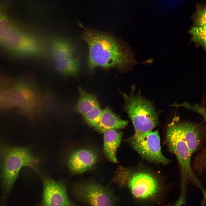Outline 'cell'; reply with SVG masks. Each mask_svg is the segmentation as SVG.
Here are the masks:
<instances>
[{
    "label": "cell",
    "mask_w": 206,
    "mask_h": 206,
    "mask_svg": "<svg viewBox=\"0 0 206 206\" xmlns=\"http://www.w3.org/2000/svg\"><path fill=\"white\" fill-rule=\"evenodd\" d=\"M79 24L83 29L81 37L88 46L87 64L90 71L98 67L122 69L132 65L133 59L130 51L116 39Z\"/></svg>",
    "instance_id": "obj_1"
},
{
    "label": "cell",
    "mask_w": 206,
    "mask_h": 206,
    "mask_svg": "<svg viewBox=\"0 0 206 206\" xmlns=\"http://www.w3.org/2000/svg\"></svg>",
    "instance_id": "obj_24"
},
{
    "label": "cell",
    "mask_w": 206,
    "mask_h": 206,
    "mask_svg": "<svg viewBox=\"0 0 206 206\" xmlns=\"http://www.w3.org/2000/svg\"><path fill=\"white\" fill-rule=\"evenodd\" d=\"M78 90L80 96L75 107L78 112L82 114L100 107L96 95L88 93L81 87L78 88Z\"/></svg>",
    "instance_id": "obj_17"
},
{
    "label": "cell",
    "mask_w": 206,
    "mask_h": 206,
    "mask_svg": "<svg viewBox=\"0 0 206 206\" xmlns=\"http://www.w3.org/2000/svg\"><path fill=\"white\" fill-rule=\"evenodd\" d=\"M2 45L10 53L20 56H36L41 50L39 42L35 37L23 30L11 25Z\"/></svg>",
    "instance_id": "obj_8"
},
{
    "label": "cell",
    "mask_w": 206,
    "mask_h": 206,
    "mask_svg": "<svg viewBox=\"0 0 206 206\" xmlns=\"http://www.w3.org/2000/svg\"><path fill=\"white\" fill-rule=\"evenodd\" d=\"M3 201H6L21 169L30 168L38 173L39 161L28 147L7 146L1 153Z\"/></svg>",
    "instance_id": "obj_2"
},
{
    "label": "cell",
    "mask_w": 206,
    "mask_h": 206,
    "mask_svg": "<svg viewBox=\"0 0 206 206\" xmlns=\"http://www.w3.org/2000/svg\"><path fill=\"white\" fill-rule=\"evenodd\" d=\"M104 134V152L109 160L117 163L118 160L116 154L120 144L122 134L117 130H112L106 131Z\"/></svg>",
    "instance_id": "obj_14"
},
{
    "label": "cell",
    "mask_w": 206,
    "mask_h": 206,
    "mask_svg": "<svg viewBox=\"0 0 206 206\" xmlns=\"http://www.w3.org/2000/svg\"><path fill=\"white\" fill-rule=\"evenodd\" d=\"M42 199L37 206H78L69 198L64 181L50 177H42Z\"/></svg>",
    "instance_id": "obj_10"
},
{
    "label": "cell",
    "mask_w": 206,
    "mask_h": 206,
    "mask_svg": "<svg viewBox=\"0 0 206 206\" xmlns=\"http://www.w3.org/2000/svg\"><path fill=\"white\" fill-rule=\"evenodd\" d=\"M11 84L7 81H0V112L13 108L10 90Z\"/></svg>",
    "instance_id": "obj_18"
},
{
    "label": "cell",
    "mask_w": 206,
    "mask_h": 206,
    "mask_svg": "<svg viewBox=\"0 0 206 206\" xmlns=\"http://www.w3.org/2000/svg\"><path fill=\"white\" fill-rule=\"evenodd\" d=\"M97 158L96 153L92 149L80 147L69 152L67 159V165L72 174H80L92 169Z\"/></svg>",
    "instance_id": "obj_11"
},
{
    "label": "cell",
    "mask_w": 206,
    "mask_h": 206,
    "mask_svg": "<svg viewBox=\"0 0 206 206\" xmlns=\"http://www.w3.org/2000/svg\"><path fill=\"white\" fill-rule=\"evenodd\" d=\"M178 117H175L168 125L166 140L168 146L176 156L179 163L181 175V193L179 198H186L187 183L191 182L205 191L203 186L195 175L191 163V154L181 133L178 124Z\"/></svg>",
    "instance_id": "obj_3"
},
{
    "label": "cell",
    "mask_w": 206,
    "mask_h": 206,
    "mask_svg": "<svg viewBox=\"0 0 206 206\" xmlns=\"http://www.w3.org/2000/svg\"><path fill=\"white\" fill-rule=\"evenodd\" d=\"M178 124L183 137L191 154L199 148L201 139V132L198 125L182 122L179 119Z\"/></svg>",
    "instance_id": "obj_12"
},
{
    "label": "cell",
    "mask_w": 206,
    "mask_h": 206,
    "mask_svg": "<svg viewBox=\"0 0 206 206\" xmlns=\"http://www.w3.org/2000/svg\"><path fill=\"white\" fill-rule=\"evenodd\" d=\"M72 192L78 200L90 206H114L117 201L109 188L91 181L74 183Z\"/></svg>",
    "instance_id": "obj_7"
},
{
    "label": "cell",
    "mask_w": 206,
    "mask_h": 206,
    "mask_svg": "<svg viewBox=\"0 0 206 206\" xmlns=\"http://www.w3.org/2000/svg\"><path fill=\"white\" fill-rule=\"evenodd\" d=\"M51 52L52 57L56 62L73 56L74 49L69 42L57 38L52 41Z\"/></svg>",
    "instance_id": "obj_15"
},
{
    "label": "cell",
    "mask_w": 206,
    "mask_h": 206,
    "mask_svg": "<svg viewBox=\"0 0 206 206\" xmlns=\"http://www.w3.org/2000/svg\"><path fill=\"white\" fill-rule=\"evenodd\" d=\"M206 26L192 27L188 32L191 36V41L195 43L197 47L200 46L206 49Z\"/></svg>",
    "instance_id": "obj_19"
},
{
    "label": "cell",
    "mask_w": 206,
    "mask_h": 206,
    "mask_svg": "<svg viewBox=\"0 0 206 206\" xmlns=\"http://www.w3.org/2000/svg\"><path fill=\"white\" fill-rule=\"evenodd\" d=\"M130 94L122 93L125 104L124 110L131 119L135 129L134 134H140L152 131L159 123V114L153 104L144 98L139 92Z\"/></svg>",
    "instance_id": "obj_5"
},
{
    "label": "cell",
    "mask_w": 206,
    "mask_h": 206,
    "mask_svg": "<svg viewBox=\"0 0 206 206\" xmlns=\"http://www.w3.org/2000/svg\"><path fill=\"white\" fill-rule=\"evenodd\" d=\"M131 146L143 158L156 164L166 165L170 160L163 154L160 135L157 130L134 134L129 139Z\"/></svg>",
    "instance_id": "obj_9"
},
{
    "label": "cell",
    "mask_w": 206,
    "mask_h": 206,
    "mask_svg": "<svg viewBox=\"0 0 206 206\" xmlns=\"http://www.w3.org/2000/svg\"><path fill=\"white\" fill-rule=\"evenodd\" d=\"M175 105H177L178 106H183L187 109L191 110L197 112L201 115L204 118L205 120V108L199 105L191 106L190 105V104H189L187 103H184L179 104H176Z\"/></svg>",
    "instance_id": "obj_23"
},
{
    "label": "cell",
    "mask_w": 206,
    "mask_h": 206,
    "mask_svg": "<svg viewBox=\"0 0 206 206\" xmlns=\"http://www.w3.org/2000/svg\"><path fill=\"white\" fill-rule=\"evenodd\" d=\"M10 25L6 14L0 7V45L2 44Z\"/></svg>",
    "instance_id": "obj_21"
},
{
    "label": "cell",
    "mask_w": 206,
    "mask_h": 206,
    "mask_svg": "<svg viewBox=\"0 0 206 206\" xmlns=\"http://www.w3.org/2000/svg\"><path fill=\"white\" fill-rule=\"evenodd\" d=\"M102 110L100 107L94 108L82 114V118L89 126L94 127L99 123L102 115Z\"/></svg>",
    "instance_id": "obj_20"
},
{
    "label": "cell",
    "mask_w": 206,
    "mask_h": 206,
    "mask_svg": "<svg viewBox=\"0 0 206 206\" xmlns=\"http://www.w3.org/2000/svg\"><path fill=\"white\" fill-rule=\"evenodd\" d=\"M193 23L195 26H206V13L205 10L198 11L193 16Z\"/></svg>",
    "instance_id": "obj_22"
},
{
    "label": "cell",
    "mask_w": 206,
    "mask_h": 206,
    "mask_svg": "<svg viewBox=\"0 0 206 206\" xmlns=\"http://www.w3.org/2000/svg\"><path fill=\"white\" fill-rule=\"evenodd\" d=\"M10 90L13 108L30 120L33 119L39 113L40 99L33 84L27 79H21L12 83Z\"/></svg>",
    "instance_id": "obj_6"
},
{
    "label": "cell",
    "mask_w": 206,
    "mask_h": 206,
    "mask_svg": "<svg viewBox=\"0 0 206 206\" xmlns=\"http://www.w3.org/2000/svg\"><path fill=\"white\" fill-rule=\"evenodd\" d=\"M128 124V121L121 119L107 106L102 110L100 120L94 129L98 132L104 134L107 130L124 128Z\"/></svg>",
    "instance_id": "obj_13"
},
{
    "label": "cell",
    "mask_w": 206,
    "mask_h": 206,
    "mask_svg": "<svg viewBox=\"0 0 206 206\" xmlns=\"http://www.w3.org/2000/svg\"><path fill=\"white\" fill-rule=\"evenodd\" d=\"M78 58L73 56L55 62L54 67L58 72L64 76H76L80 72Z\"/></svg>",
    "instance_id": "obj_16"
},
{
    "label": "cell",
    "mask_w": 206,
    "mask_h": 206,
    "mask_svg": "<svg viewBox=\"0 0 206 206\" xmlns=\"http://www.w3.org/2000/svg\"><path fill=\"white\" fill-rule=\"evenodd\" d=\"M131 172L120 176L118 181L119 183L126 184L135 199L141 203L154 205L160 201L164 190L159 179L148 172Z\"/></svg>",
    "instance_id": "obj_4"
}]
</instances>
